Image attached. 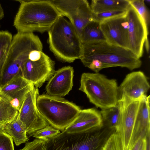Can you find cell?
I'll list each match as a JSON object with an SVG mask.
<instances>
[{
    "label": "cell",
    "mask_w": 150,
    "mask_h": 150,
    "mask_svg": "<svg viewBox=\"0 0 150 150\" xmlns=\"http://www.w3.org/2000/svg\"><path fill=\"white\" fill-rule=\"evenodd\" d=\"M15 1L20 3L13 23L18 33L48 31L63 16L50 0Z\"/></svg>",
    "instance_id": "7a4b0ae2"
},
{
    "label": "cell",
    "mask_w": 150,
    "mask_h": 150,
    "mask_svg": "<svg viewBox=\"0 0 150 150\" xmlns=\"http://www.w3.org/2000/svg\"><path fill=\"white\" fill-rule=\"evenodd\" d=\"M50 1L63 16L69 19L80 37L84 27L93 21V13L86 0Z\"/></svg>",
    "instance_id": "9c48e42d"
},
{
    "label": "cell",
    "mask_w": 150,
    "mask_h": 150,
    "mask_svg": "<svg viewBox=\"0 0 150 150\" xmlns=\"http://www.w3.org/2000/svg\"><path fill=\"white\" fill-rule=\"evenodd\" d=\"M150 86L147 77L137 71L127 74L118 87V101L124 103L140 101L147 96Z\"/></svg>",
    "instance_id": "8fae6325"
},
{
    "label": "cell",
    "mask_w": 150,
    "mask_h": 150,
    "mask_svg": "<svg viewBox=\"0 0 150 150\" xmlns=\"http://www.w3.org/2000/svg\"><path fill=\"white\" fill-rule=\"evenodd\" d=\"M42 43L33 33H17L12 38L10 50L0 77V88L15 77L23 76L24 66L30 52L42 51Z\"/></svg>",
    "instance_id": "277c9868"
},
{
    "label": "cell",
    "mask_w": 150,
    "mask_h": 150,
    "mask_svg": "<svg viewBox=\"0 0 150 150\" xmlns=\"http://www.w3.org/2000/svg\"><path fill=\"white\" fill-rule=\"evenodd\" d=\"M18 113V111L0 95V123L4 125L12 122L16 118Z\"/></svg>",
    "instance_id": "603a6c76"
},
{
    "label": "cell",
    "mask_w": 150,
    "mask_h": 150,
    "mask_svg": "<svg viewBox=\"0 0 150 150\" xmlns=\"http://www.w3.org/2000/svg\"><path fill=\"white\" fill-rule=\"evenodd\" d=\"M55 64L42 51L33 50L25 64L23 77L35 87L40 88L54 74Z\"/></svg>",
    "instance_id": "ba28073f"
},
{
    "label": "cell",
    "mask_w": 150,
    "mask_h": 150,
    "mask_svg": "<svg viewBox=\"0 0 150 150\" xmlns=\"http://www.w3.org/2000/svg\"><path fill=\"white\" fill-rule=\"evenodd\" d=\"M146 150H150V136L146 138Z\"/></svg>",
    "instance_id": "1f68e13d"
},
{
    "label": "cell",
    "mask_w": 150,
    "mask_h": 150,
    "mask_svg": "<svg viewBox=\"0 0 150 150\" xmlns=\"http://www.w3.org/2000/svg\"><path fill=\"white\" fill-rule=\"evenodd\" d=\"M115 130L103 124L83 132L67 133L65 130L45 141V150H103Z\"/></svg>",
    "instance_id": "3957f363"
},
{
    "label": "cell",
    "mask_w": 150,
    "mask_h": 150,
    "mask_svg": "<svg viewBox=\"0 0 150 150\" xmlns=\"http://www.w3.org/2000/svg\"><path fill=\"white\" fill-rule=\"evenodd\" d=\"M39 94L38 88L34 86L28 93L17 117L24 126L27 134L30 137L49 125L37 105L36 100Z\"/></svg>",
    "instance_id": "30bf717a"
},
{
    "label": "cell",
    "mask_w": 150,
    "mask_h": 150,
    "mask_svg": "<svg viewBox=\"0 0 150 150\" xmlns=\"http://www.w3.org/2000/svg\"><path fill=\"white\" fill-rule=\"evenodd\" d=\"M126 11H108L97 14L93 13V20L100 23L108 18L123 14Z\"/></svg>",
    "instance_id": "f1b7e54d"
},
{
    "label": "cell",
    "mask_w": 150,
    "mask_h": 150,
    "mask_svg": "<svg viewBox=\"0 0 150 150\" xmlns=\"http://www.w3.org/2000/svg\"><path fill=\"white\" fill-rule=\"evenodd\" d=\"M100 24L107 42L129 50L126 11L123 14L105 20Z\"/></svg>",
    "instance_id": "5bb4252c"
},
{
    "label": "cell",
    "mask_w": 150,
    "mask_h": 150,
    "mask_svg": "<svg viewBox=\"0 0 150 150\" xmlns=\"http://www.w3.org/2000/svg\"><path fill=\"white\" fill-rule=\"evenodd\" d=\"M140 101L127 103L122 102L120 115L115 130L120 140L121 150H130L133 146L135 119Z\"/></svg>",
    "instance_id": "7c38bea8"
},
{
    "label": "cell",
    "mask_w": 150,
    "mask_h": 150,
    "mask_svg": "<svg viewBox=\"0 0 150 150\" xmlns=\"http://www.w3.org/2000/svg\"><path fill=\"white\" fill-rule=\"evenodd\" d=\"M103 150H121L120 140L115 132L109 137Z\"/></svg>",
    "instance_id": "83f0119b"
},
{
    "label": "cell",
    "mask_w": 150,
    "mask_h": 150,
    "mask_svg": "<svg viewBox=\"0 0 150 150\" xmlns=\"http://www.w3.org/2000/svg\"><path fill=\"white\" fill-rule=\"evenodd\" d=\"M103 125L100 111L95 108L80 110L77 117L65 129L67 133H76L96 129Z\"/></svg>",
    "instance_id": "e0dca14e"
},
{
    "label": "cell",
    "mask_w": 150,
    "mask_h": 150,
    "mask_svg": "<svg viewBox=\"0 0 150 150\" xmlns=\"http://www.w3.org/2000/svg\"><path fill=\"white\" fill-rule=\"evenodd\" d=\"M45 140L36 139L26 143L25 146L20 150H45Z\"/></svg>",
    "instance_id": "f546056e"
},
{
    "label": "cell",
    "mask_w": 150,
    "mask_h": 150,
    "mask_svg": "<svg viewBox=\"0 0 150 150\" xmlns=\"http://www.w3.org/2000/svg\"><path fill=\"white\" fill-rule=\"evenodd\" d=\"M1 130L10 135L17 146L28 139L25 127L17 117L12 122L4 125Z\"/></svg>",
    "instance_id": "ffe728a7"
},
{
    "label": "cell",
    "mask_w": 150,
    "mask_h": 150,
    "mask_svg": "<svg viewBox=\"0 0 150 150\" xmlns=\"http://www.w3.org/2000/svg\"><path fill=\"white\" fill-rule=\"evenodd\" d=\"M130 5L129 0H93L90 7L95 14L113 11H126Z\"/></svg>",
    "instance_id": "d6986e66"
},
{
    "label": "cell",
    "mask_w": 150,
    "mask_h": 150,
    "mask_svg": "<svg viewBox=\"0 0 150 150\" xmlns=\"http://www.w3.org/2000/svg\"><path fill=\"white\" fill-rule=\"evenodd\" d=\"M100 23L93 20L84 27L80 36L82 44L106 41L100 29Z\"/></svg>",
    "instance_id": "44dd1931"
},
{
    "label": "cell",
    "mask_w": 150,
    "mask_h": 150,
    "mask_svg": "<svg viewBox=\"0 0 150 150\" xmlns=\"http://www.w3.org/2000/svg\"><path fill=\"white\" fill-rule=\"evenodd\" d=\"M118 87L115 79L99 73H83L79 90L86 94L91 103L103 110L117 103Z\"/></svg>",
    "instance_id": "8992f818"
},
{
    "label": "cell",
    "mask_w": 150,
    "mask_h": 150,
    "mask_svg": "<svg viewBox=\"0 0 150 150\" xmlns=\"http://www.w3.org/2000/svg\"><path fill=\"white\" fill-rule=\"evenodd\" d=\"M146 138H140L133 144L130 150H146Z\"/></svg>",
    "instance_id": "4dcf8cb0"
},
{
    "label": "cell",
    "mask_w": 150,
    "mask_h": 150,
    "mask_svg": "<svg viewBox=\"0 0 150 150\" xmlns=\"http://www.w3.org/2000/svg\"><path fill=\"white\" fill-rule=\"evenodd\" d=\"M4 10L0 3V20L2 19L4 17Z\"/></svg>",
    "instance_id": "d6a6232c"
},
{
    "label": "cell",
    "mask_w": 150,
    "mask_h": 150,
    "mask_svg": "<svg viewBox=\"0 0 150 150\" xmlns=\"http://www.w3.org/2000/svg\"><path fill=\"white\" fill-rule=\"evenodd\" d=\"M150 95L140 101L136 117L133 137V145L140 138L150 136Z\"/></svg>",
    "instance_id": "ac0fdd59"
},
{
    "label": "cell",
    "mask_w": 150,
    "mask_h": 150,
    "mask_svg": "<svg viewBox=\"0 0 150 150\" xmlns=\"http://www.w3.org/2000/svg\"><path fill=\"white\" fill-rule=\"evenodd\" d=\"M36 104L48 124L62 132L73 122L81 110L79 106L64 98L47 94L39 95Z\"/></svg>",
    "instance_id": "52a82bcc"
},
{
    "label": "cell",
    "mask_w": 150,
    "mask_h": 150,
    "mask_svg": "<svg viewBox=\"0 0 150 150\" xmlns=\"http://www.w3.org/2000/svg\"><path fill=\"white\" fill-rule=\"evenodd\" d=\"M74 73L73 68L70 66L55 71L46 85V94L59 97L68 95L73 86Z\"/></svg>",
    "instance_id": "2e32d148"
},
{
    "label": "cell",
    "mask_w": 150,
    "mask_h": 150,
    "mask_svg": "<svg viewBox=\"0 0 150 150\" xmlns=\"http://www.w3.org/2000/svg\"><path fill=\"white\" fill-rule=\"evenodd\" d=\"M34 86L23 76H17L0 88V95L18 111L28 93Z\"/></svg>",
    "instance_id": "9a60e30c"
},
{
    "label": "cell",
    "mask_w": 150,
    "mask_h": 150,
    "mask_svg": "<svg viewBox=\"0 0 150 150\" xmlns=\"http://www.w3.org/2000/svg\"><path fill=\"white\" fill-rule=\"evenodd\" d=\"M48 32L50 49L57 58L69 63L80 59L82 50L80 37L64 16L59 18Z\"/></svg>",
    "instance_id": "5b68a950"
},
{
    "label": "cell",
    "mask_w": 150,
    "mask_h": 150,
    "mask_svg": "<svg viewBox=\"0 0 150 150\" xmlns=\"http://www.w3.org/2000/svg\"><path fill=\"white\" fill-rule=\"evenodd\" d=\"M126 15L129 50L140 59L143 54L144 44L148 41V29L137 11L130 5L127 10Z\"/></svg>",
    "instance_id": "4fadbf2b"
},
{
    "label": "cell",
    "mask_w": 150,
    "mask_h": 150,
    "mask_svg": "<svg viewBox=\"0 0 150 150\" xmlns=\"http://www.w3.org/2000/svg\"><path fill=\"white\" fill-rule=\"evenodd\" d=\"M12 38V34L8 31H0V77L10 50Z\"/></svg>",
    "instance_id": "cb8c5ba5"
},
{
    "label": "cell",
    "mask_w": 150,
    "mask_h": 150,
    "mask_svg": "<svg viewBox=\"0 0 150 150\" xmlns=\"http://www.w3.org/2000/svg\"><path fill=\"white\" fill-rule=\"evenodd\" d=\"M0 150H14L12 137L1 130H0Z\"/></svg>",
    "instance_id": "4316f807"
},
{
    "label": "cell",
    "mask_w": 150,
    "mask_h": 150,
    "mask_svg": "<svg viewBox=\"0 0 150 150\" xmlns=\"http://www.w3.org/2000/svg\"><path fill=\"white\" fill-rule=\"evenodd\" d=\"M122 102L118 101L116 105L100 111L103 124L108 128L115 130L120 115Z\"/></svg>",
    "instance_id": "7402d4cb"
},
{
    "label": "cell",
    "mask_w": 150,
    "mask_h": 150,
    "mask_svg": "<svg viewBox=\"0 0 150 150\" xmlns=\"http://www.w3.org/2000/svg\"><path fill=\"white\" fill-rule=\"evenodd\" d=\"M129 0L130 5L137 11L148 29L150 23V13L144 0Z\"/></svg>",
    "instance_id": "d4e9b609"
},
{
    "label": "cell",
    "mask_w": 150,
    "mask_h": 150,
    "mask_svg": "<svg viewBox=\"0 0 150 150\" xmlns=\"http://www.w3.org/2000/svg\"><path fill=\"white\" fill-rule=\"evenodd\" d=\"M61 133L60 131L51 125H47L44 128L39 129L32 134L33 136L40 139L46 140L52 138Z\"/></svg>",
    "instance_id": "484cf974"
},
{
    "label": "cell",
    "mask_w": 150,
    "mask_h": 150,
    "mask_svg": "<svg viewBox=\"0 0 150 150\" xmlns=\"http://www.w3.org/2000/svg\"><path fill=\"white\" fill-rule=\"evenodd\" d=\"M85 66L91 64L99 72L107 68L120 67L131 71L140 67L142 62L130 50L106 41L82 44L80 59Z\"/></svg>",
    "instance_id": "6da1fadb"
}]
</instances>
